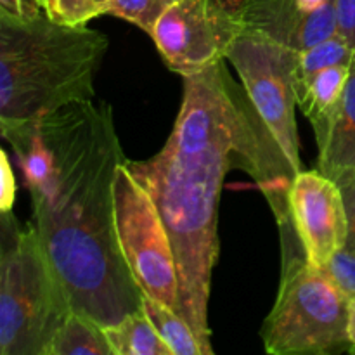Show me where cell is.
Returning <instances> with one entry per match:
<instances>
[{"label":"cell","mask_w":355,"mask_h":355,"mask_svg":"<svg viewBox=\"0 0 355 355\" xmlns=\"http://www.w3.org/2000/svg\"><path fill=\"white\" fill-rule=\"evenodd\" d=\"M0 229V355H51L71 300L33 222L19 225L7 211Z\"/></svg>","instance_id":"5"},{"label":"cell","mask_w":355,"mask_h":355,"mask_svg":"<svg viewBox=\"0 0 355 355\" xmlns=\"http://www.w3.org/2000/svg\"><path fill=\"white\" fill-rule=\"evenodd\" d=\"M104 329L113 355H173L142 309Z\"/></svg>","instance_id":"13"},{"label":"cell","mask_w":355,"mask_h":355,"mask_svg":"<svg viewBox=\"0 0 355 355\" xmlns=\"http://www.w3.org/2000/svg\"><path fill=\"white\" fill-rule=\"evenodd\" d=\"M16 177H14L12 165L7 151L0 153V210L2 214L12 211L16 201Z\"/></svg>","instance_id":"20"},{"label":"cell","mask_w":355,"mask_h":355,"mask_svg":"<svg viewBox=\"0 0 355 355\" xmlns=\"http://www.w3.org/2000/svg\"><path fill=\"white\" fill-rule=\"evenodd\" d=\"M350 298L307 259L281 267L276 302L262 324V342L274 355H328L350 350Z\"/></svg>","instance_id":"6"},{"label":"cell","mask_w":355,"mask_h":355,"mask_svg":"<svg viewBox=\"0 0 355 355\" xmlns=\"http://www.w3.org/2000/svg\"><path fill=\"white\" fill-rule=\"evenodd\" d=\"M295 54L297 51L270 38L243 31L225 55V61L236 68L252 107L259 142V170L253 180L279 227L283 263L305 257L288 203L291 184L304 170L295 118Z\"/></svg>","instance_id":"4"},{"label":"cell","mask_w":355,"mask_h":355,"mask_svg":"<svg viewBox=\"0 0 355 355\" xmlns=\"http://www.w3.org/2000/svg\"><path fill=\"white\" fill-rule=\"evenodd\" d=\"M350 64H336L315 73L304 85L297 87V104L314 128L315 144L326 139L333 113L342 97Z\"/></svg>","instance_id":"12"},{"label":"cell","mask_w":355,"mask_h":355,"mask_svg":"<svg viewBox=\"0 0 355 355\" xmlns=\"http://www.w3.org/2000/svg\"><path fill=\"white\" fill-rule=\"evenodd\" d=\"M349 338H350V352H355V298L350 300V307H349Z\"/></svg>","instance_id":"24"},{"label":"cell","mask_w":355,"mask_h":355,"mask_svg":"<svg viewBox=\"0 0 355 355\" xmlns=\"http://www.w3.org/2000/svg\"><path fill=\"white\" fill-rule=\"evenodd\" d=\"M0 9L16 16H35L42 12L38 0H0Z\"/></svg>","instance_id":"23"},{"label":"cell","mask_w":355,"mask_h":355,"mask_svg":"<svg viewBox=\"0 0 355 355\" xmlns=\"http://www.w3.org/2000/svg\"><path fill=\"white\" fill-rule=\"evenodd\" d=\"M241 33L236 0H177L151 38L166 66L189 76L224 61Z\"/></svg>","instance_id":"8"},{"label":"cell","mask_w":355,"mask_h":355,"mask_svg":"<svg viewBox=\"0 0 355 355\" xmlns=\"http://www.w3.org/2000/svg\"><path fill=\"white\" fill-rule=\"evenodd\" d=\"M354 49L338 33L305 51H297L293 64V87L304 85L315 73L336 64H350Z\"/></svg>","instance_id":"16"},{"label":"cell","mask_w":355,"mask_h":355,"mask_svg":"<svg viewBox=\"0 0 355 355\" xmlns=\"http://www.w3.org/2000/svg\"><path fill=\"white\" fill-rule=\"evenodd\" d=\"M243 31L305 51L336 35V0H236Z\"/></svg>","instance_id":"10"},{"label":"cell","mask_w":355,"mask_h":355,"mask_svg":"<svg viewBox=\"0 0 355 355\" xmlns=\"http://www.w3.org/2000/svg\"><path fill=\"white\" fill-rule=\"evenodd\" d=\"M322 270L350 300L355 298V248L343 246Z\"/></svg>","instance_id":"19"},{"label":"cell","mask_w":355,"mask_h":355,"mask_svg":"<svg viewBox=\"0 0 355 355\" xmlns=\"http://www.w3.org/2000/svg\"><path fill=\"white\" fill-rule=\"evenodd\" d=\"M114 225L123 259L142 293L179 307V270L166 225L151 194L135 179L128 162L114 177Z\"/></svg>","instance_id":"7"},{"label":"cell","mask_w":355,"mask_h":355,"mask_svg":"<svg viewBox=\"0 0 355 355\" xmlns=\"http://www.w3.org/2000/svg\"><path fill=\"white\" fill-rule=\"evenodd\" d=\"M51 21L66 26H85L90 19L110 14L111 0H38Z\"/></svg>","instance_id":"17"},{"label":"cell","mask_w":355,"mask_h":355,"mask_svg":"<svg viewBox=\"0 0 355 355\" xmlns=\"http://www.w3.org/2000/svg\"><path fill=\"white\" fill-rule=\"evenodd\" d=\"M141 309L151 319L153 326L173 355H203L196 333L175 309L146 293H142Z\"/></svg>","instance_id":"15"},{"label":"cell","mask_w":355,"mask_h":355,"mask_svg":"<svg viewBox=\"0 0 355 355\" xmlns=\"http://www.w3.org/2000/svg\"><path fill=\"white\" fill-rule=\"evenodd\" d=\"M33 203V225L73 311L104 328L141 309L114 225V177L128 162L106 101L0 127Z\"/></svg>","instance_id":"1"},{"label":"cell","mask_w":355,"mask_h":355,"mask_svg":"<svg viewBox=\"0 0 355 355\" xmlns=\"http://www.w3.org/2000/svg\"><path fill=\"white\" fill-rule=\"evenodd\" d=\"M107 49L110 38L87 24L0 9V127L97 99L94 82Z\"/></svg>","instance_id":"3"},{"label":"cell","mask_w":355,"mask_h":355,"mask_svg":"<svg viewBox=\"0 0 355 355\" xmlns=\"http://www.w3.org/2000/svg\"><path fill=\"white\" fill-rule=\"evenodd\" d=\"M318 149V170L336 184L355 172V51L328 135Z\"/></svg>","instance_id":"11"},{"label":"cell","mask_w":355,"mask_h":355,"mask_svg":"<svg viewBox=\"0 0 355 355\" xmlns=\"http://www.w3.org/2000/svg\"><path fill=\"white\" fill-rule=\"evenodd\" d=\"M288 203L305 259L311 266L324 269L349 238L342 189L319 170H302L291 184Z\"/></svg>","instance_id":"9"},{"label":"cell","mask_w":355,"mask_h":355,"mask_svg":"<svg viewBox=\"0 0 355 355\" xmlns=\"http://www.w3.org/2000/svg\"><path fill=\"white\" fill-rule=\"evenodd\" d=\"M177 0H111L110 14L128 21L151 37L163 14Z\"/></svg>","instance_id":"18"},{"label":"cell","mask_w":355,"mask_h":355,"mask_svg":"<svg viewBox=\"0 0 355 355\" xmlns=\"http://www.w3.org/2000/svg\"><path fill=\"white\" fill-rule=\"evenodd\" d=\"M342 189L343 201L347 208V218H349V238H347V246L355 248V172L338 182Z\"/></svg>","instance_id":"22"},{"label":"cell","mask_w":355,"mask_h":355,"mask_svg":"<svg viewBox=\"0 0 355 355\" xmlns=\"http://www.w3.org/2000/svg\"><path fill=\"white\" fill-rule=\"evenodd\" d=\"M51 355H113L106 329L83 312L71 311L51 347Z\"/></svg>","instance_id":"14"},{"label":"cell","mask_w":355,"mask_h":355,"mask_svg":"<svg viewBox=\"0 0 355 355\" xmlns=\"http://www.w3.org/2000/svg\"><path fill=\"white\" fill-rule=\"evenodd\" d=\"M336 33L355 51V0H336Z\"/></svg>","instance_id":"21"},{"label":"cell","mask_w":355,"mask_h":355,"mask_svg":"<svg viewBox=\"0 0 355 355\" xmlns=\"http://www.w3.org/2000/svg\"><path fill=\"white\" fill-rule=\"evenodd\" d=\"M184 97L175 125L162 151L128 168L148 189L166 225L177 270L179 307L211 355L208 302L218 259V201L229 170L255 179L259 142L252 107L224 61L182 76Z\"/></svg>","instance_id":"2"}]
</instances>
